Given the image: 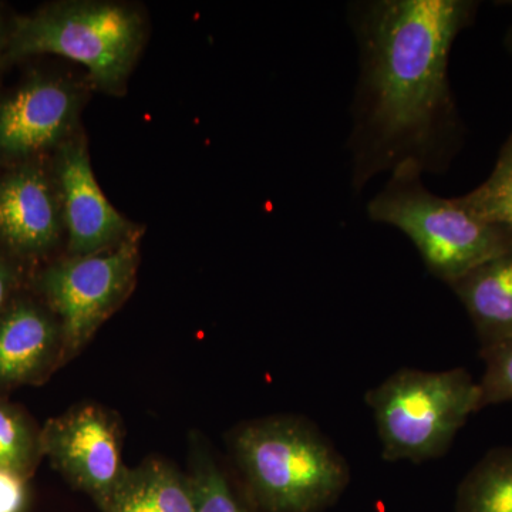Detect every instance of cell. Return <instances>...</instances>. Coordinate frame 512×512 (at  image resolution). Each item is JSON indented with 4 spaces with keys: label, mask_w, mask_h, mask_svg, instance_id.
<instances>
[{
    "label": "cell",
    "mask_w": 512,
    "mask_h": 512,
    "mask_svg": "<svg viewBox=\"0 0 512 512\" xmlns=\"http://www.w3.org/2000/svg\"><path fill=\"white\" fill-rule=\"evenodd\" d=\"M477 6L470 0H370L350 6L359 47L348 141L356 192L406 164L443 173L456 156L463 131L448 60Z\"/></svg>",
    "instance_id": "obj_1"
},
{
    "label": "cell",
    "mask_w": 512,
    "mask_h": 512,
    "mask_svg": "<svg viewBox=\"0 0 512 512\" xmlns=\"http://www.w3.org/2000/svg\"><path fill=\"white\" fill-rule=\"evenodd\" d=\"M227 441L249 500L262 512H322L348 487V461L306 417L242 421Z\"/></svg>",
    "instance_id": "obj_2"
},
{
    "label": "cell",
    "mask_w": 512,
    "mask_h": 512,
    "mask_svg": "<svg viewBox=\"0 0 512 512\" xmlns=\"http://www.w3.org/2000/svg\"><path fill=\"white\" fill-rule=\"evenodd\" d=\"M423 171L412 164L389 174L367 204L370 220L409 237L430 274L450 286L471 269L512 248V232L467 210L458 198L427 190Z\"/></svg>",
    "instance_id": "obj_3"
},
{
    "label": "cell",
    "mask_w": 512,
    "mask_h": 512,
    "mask_svg": "<svg viewBox=\"0 0 512 512\" xmlns=\"http://www.w3.org/2000/svg\"><path fill=\"white\" fill-rule=\"evenodd\" d=\"M146 40L137 9L113 2H62L16 19L9 36L12 59L66 57L86 67L103 92H124Z\"/></svg>",
    "instance_id": "obj_4"
},
{
    "label": "cell",
    "mask_w": 512,
    "mask_h": 512,
    "mask_svg": "<svg viewBox=\"0 0 512 512\" xmlns=\"http://www.w3.org/2000/svg\"><path fill=\"white\" fill-rule=\"evenodd\" d=\"M383 460L421 464L443 457L481 410L478 382L466 369H400L365 394Z\"/></svg>",
    "instance_id": "obj_5"
},
{
    "label": "cell",
    "mask_w": 512,
    "mask_h": 512,
    "mask_svg": "<svg viewBox=\"0 0 512 512\" xmlns=\"http://www.w3.org/2000/svg\"><path fill=\"white\" fill-rule=\"evenodd\" d=\"M141 232L116 247L73 256L43 269L37 285L62 326L64 365L86 349L136 286Z\"/></svg>",
    "instance_id": "obj_6"
},
{
    "label": "cell",
    "mask_w": 512,
    "mask_h": 512,
    "mask_svg": "<svg viewBox=\"0 0 512 512\" xmlns=\"http://www.w3.org/2000/svg\"><path fill=\"white\" fill-rule=\"evenodd\" d=\"M120 416L103 404L84 402L47 420L40 429L43 457L100 511L113 500L130 467L123 460Z\"/></svg>",
    "instance_id": "obj_7"
},
{
    "label": "cell",
    "mask_w": 512,
    "mask_h": 512,
    "mask_svg": "<svg viewBox=\"0 0 512 512\" xmlns=\"http://www.w3.org/2000/svg\"><path fill=\"white\" fill-rule=\"evenodd\" d=\"M56 175L70 255L106 251L136 234L137 228L110 204L97 184L82 136L60 146Z\"/></svg>",
    "instance_id": "obj_8"
},
{
    "label": "cell",
    "mask_w": 512,
    "mask_h": 512,
    "mask_svg": "<svg viewBox=\"0 0 512 512\" xmlns=\"http://www.w3.org/2000/svg\"><path fill=\"white\" fill-rule=\"evenodd\" d=\"M82 93L60 79H33L0 103V153L28 157L62 146L79 120Z\"/></svg>",
    "instance_id": "obj_9"
},
{
    "label": "cell",
    "mask_w": 512,
    "mask_h": 512,
    "mask_svg": "<svg viewBox=\"0 0 512 512\" xmlns=\"http://www.w3.org/2000/svg\"><path fill=\"white\" fill-rule=\"evenodd\" d=\"M62 366L59 320L32 299H12L0 313V390L45 383Z\"/></svg>",
    "instance_id": "obj_10"
},
{
    "label": "cell",
    "mask_w": 512,
    "mask_h": 512,
    "mask_svg": "<svg viewBox=\"0 0 512 512\" xmlns=\"http://www.w3.org/2000/svg\"><path fill=\"white\" fill-rule=\"evenodd\" d=\"M57 184L39 167H20L0 178V241L20 255H43L63 234Z\"/></svg>",
    "instance_id": "obj_11"
},
{
    "label": "cell",
    "mask_w": 512,
    "mask_h": 512,
    "mask_svg": "<svg viewBox=\"0 0 512 512\" xmlns=\"http://www.w3.org/2000/svg\"><path fill=\"white\" fill-rule=\"evenodd\" d=\"M473 322L481 350L512 338V248L450 285Z\"/></svg>",
    "instance_id": "obj_12"
},
{
    "label": "cell",
    "mask_w": 512,
    "mask_h": 512,
    "mask_svg": "<svg viewBox=\"0 0 512 512\" xmlns=\"http://www.w3.org/2000/svg\"><path fill=\"white\" fill-rule=\"evenodd\" d=\"M101 512H195L190 476L170 461L151 457L128 470Z\"/></svg>",
    "instance_id": "obj_13"
},
{
    "label": "cell",
    "mask_w": 512,
    "mask_h": 512,
    "mask_svg": "<svg viewBox=\"0 0 512 512\" xmlns=\"http://www.w3.org/2000/svg\"><path fill=\"white\" fill-rule=\"evenodd\" d=\"M456 512H512V447L494 448L468 471Z\"/></svg>",
    "instance_id": "obj_14"
},
{
    "label": "cell",
    "mask_w": 512,
    "mask_h": 512,
    "mask_svg": "<svg viewBox=\"0 0 512 512\" xmlns=\"http://www.w3.org/2000/svg\"><path fill=\"white\" fill-rule=\"evenodd\" d=\"M190 476L195 512H248L228 474L198 433L190 440Z\"/></svg>",
    "instance_id": "obj_15"
},
{
    "label": "cell",
    "mask_w": 512,
    "mask_h": 512,
    "mask_svg": "<svg viewBox=\"0 0 512 512\" xmlns=\"http://www.w3.org/2000/svg\"><path fill=\"white\" fill-rule=\"evenodd\" d=\"M40 429L28 414L0 400V467L32 477L42 460Z\"/></svg>",
    "instance_id": "obj_16"
},
{
    "label": "cell",
    "mask_w": 512,
    "mask_h": 512,
    "mask_svg": "<svg viewBox=\"0 0 512 512\" xmlns=\"http://www.w3.org/2000/svg\"><path fill=\"white\" fill-rule=\"evenodd\" d=\"M458 200L478 217L512 232V134L501 147L490 177Z\"/></svg>",
    "instance_id": "obj_17"
},
{
    "label": "cell",
    "mask_w": 512,
    "mask_h": 512,
    "mask_svg": "<svg viewBox=\"0 0 512 512\" xmlns=\"http://www.w3.org/2000/svg\"><path fill=\"white\" fill-rule=\"evenodd\" d=\"M484 375L478 386L481 393V409L512 402V338L493 348L481 350Z\"/></svg>",
    "instance_id": "obj_18"
},
{
    "label": "cell",
    "mask_w": 512,
    "mask_h": 512,
    "mask_svg": "<svg viewBox=\"0 0 512 512\" xmlns=\"http://www.w3.org/2000/svg\"><path fill=\"white\" fill-rule=\"evenodd\" d=\"M29 501V477L0 467V512H25Z\"/></svg>",
    "instance_id": "obj_19"
},
{
    "label": "cell",
    "mask_w": 512,
    "mask_h": 512,
    "mask_svg": "<svg viewBox=\"0 0 512 512\" xmlns=\"http://www.w3.org/2000/svg\"><path fill=\"white\" fill-rule=\"evenodd\" d=\"M16 284H18V271L8 256L0 252V313L12 301Z\"/></svg>",
    "instance_id": "obj_20"
},
{
    "label": "cell",
    "mask_w": 512,
    "mask_h": 512,
    "mask_svg": "<svg viewBox=\"0 0 512 512\" xmlns=\"http://www.w3.org/2000/svg\"><path fill=\"white\" fill-rule=\"evenodd\" d=\"M510 5L512 6V2L510 3ZM507 43H508V47H510L511 52H512V26L510 28V32H508Z\"/></svg>",
    "instance_id": "obj_21"
}]
</instances>
